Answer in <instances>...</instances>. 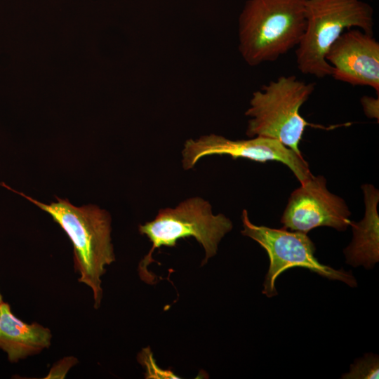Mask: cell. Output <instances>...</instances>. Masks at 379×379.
<instances>
[{"label":"cell","instance_id":"4","mask_svg":"<svg viewBox=\"0 0 379 379\" xmlns=\"http://www.w3.org/2000/svg\"><path fill=\"white\" fill-rule=\"evenodd\" d=\"M232 227L230 219L222 213L214 215L210 203L199 197L187 199L175 208L161 209L153 220L138 227L140 234L152 243L139 264L140 278L152 284L155 277L147 271V266L154 261V251L161 246L175 247L182 238L192 237L203 246L205 258L202 265L206 264L217 253L220 241Z\"/></svg>","mask_w":379,"mask_h":379},{"label":"cell","instance_id":"5","mask_svg":"<svg viewBox=\"0 0 379 379\" xmlns=\"http://www.w3.org/2000/svg\"><path fill=\"white\" fill-rule=\"evenodd\" d=\"M315 89L295 75L280 76L255 91L245 114L250 117L246 135L276 139L302 154L299 145L305 128L312 126L300 114L302 105Z\"/></svg>","mask_w":379,"mask_h":379},{"label":"cell","instance_id":"12","mask_svg":"<svg viewBox=\"0 0 379 379\" xmlns=\"http://www.w3.org/2000/svg\"><path fill=\"white\" fill-rule=\"evenodd\" d=\"M379 366L378 357L367 354L351 366L350 371L343 378H378Z\"/></svg>","mask_w":379,"mask_h":379},{"label":"cell","instance_id":"9","mask_svg":"<svg viewBox=\"0 0 379 379\" xmlns=\"http://www.w3.org/2000/svg\"><path fill=\"white\" fill-rule=\"evenodd\" d=\"M331 76L352 86L371 87L379 94V43L359 29L345 31L328 50Z\"/></svg>","mask_w":379,"mask_h":379},{"label":"cell","instance_id":"3","mask_svg":"<svg viewBox=\"0 0 379 379\" xmlns=\"http://www.w3.org/2000/svg\"><path fill=\"white\" fill-rule=\"evenodd\" d=\"M306 27L295 49L299 71L318 79L332 74L326 55L346 30L373 34V9L362 0H306Z\"/></svg>","mask_w":379,"mask_h":379},{"label":"cell","instance_id":"6","mask_svg":"<svg viewBox=\"0 0 379 379\" xmlns=\"http://www.w3.org/2000/svg\"><path fill=\"white\" fill-rule=\"evenodd\" d=\"M243 230L241 233L258 242L267 252L270 267L263 283L262 293L268 298L277 295L275 281L284 271L295 267L306 268L324 277L338 280L351 287L357 281L350 272L335 270L319 262L314 256L315 245L307 233L286 228L275 229L256 225L251 222L248 212L241 215Z\"/></svg>","mask_w":379,"mask_h":379},{"label":"cell","instance_id":"15","mask_svg":"<svg viewBox=\"0 0 379 379\" xmlns=\"http://www.w3.org/2000/svg\"><path fill=\"white\" fill-rule=\"evenodd\" d=\"M3 302L2 300V295L0 293V304Z\"/></svg>","mask_w":379,"mask_h":379},{"label":"cell","instance_id":"8","mask_svg":"<svg viewBox=\"0 0 379 379\" xmlns=\"http://www.w3.org/2000/svg\"><path fill=\"white\" fill-rule=\"evenodd\" d=\"M350 215L344 199L328 190L326 179L313 175L291 193L281 222L286 229L305 233L321 226L344 231L351 225Z\"/></svg>","mask_w":379,"mask_h":379},{"label":"cell","instance_id":"14","mask_svg":"<svg viewBox=\"0 0 379 379\" xmlns=\"http://www.w3.org/2000/svg\"><path fill=\"white\" fill-rule=\"evenodd\" d=\"M77 361V359L68 357L58 361V364H55L51 370L48 377L62 378L66 375L68 370L73 366Z\"/></svg>","mask_w":379,"mask_h":379},{"label":"cell","instance_id":"11","mask_svg":"<svg viewBox=\"0 0 379 379\" xmlns=\"http://www.w3.org/2000/svg\"><path fill=\"white\" fill-rule=\"evenodd\" d=\"M365 213L363 219L351 222L353 238L344 250L346 261L352 266L371 268L379 260V191L373 185L364 184Z\"/></svg>","mask_w":379,"mask_h":379},{"label":"cell","instance_id":"2","mask_svg":"<svg viewBox=\"0 0 379 379\" xmlns=\"http://www.w3.org/2000/svg\"><path fill=\"white\" fill-rule=\"evenodd\" d=\"M306 0H247L239 17V51L254 67L297 47L306 27Z\"/></svg>","mask_w":379,"mask_h":379},{"label":"cell","instance_id":"10","mask_svg":"<svg viewBox=\"0 0 379 379\" xmlns=\"http://www.w3.org/2000/svg\"><path fill=\"white\" fill-rule=\"evenodd\" d=\"M49 328L38 323L26 324L11 312L10 305L0 304V348L11 362L37 354L51 345Z\"/></svg>","mask_w":379,"mask_h":379},{"label":"cell","instance_id":"13","mask_svg":"<svg viewBox=\"0 0 379 379\" xmlns=\"http://www.w3.org/2000/svg\"><path fill=\"white\" fill-rule=\"evenodd\" d=\"M361 102L366 115L372 119L378 120L379 99L370 96H363Z\"/></svg>","mask_w":379,"mask_h":379},{"label":"cell","instance_id":"1","mask_svg":"<svg viewBox=\"0 0 379 379\" xmlns=\"http://www.w3.org/2000/svg\"><path fill=\"white\" fill-rule=\"evenodd\" d=\"M0 185L26 198L48 213L69 237L74 247V269L78 281L93 291L94 307L98 309L102 298L101 277L107 265L115 260L111 239V218L95 206L77 207L66 199L41 203L0 182Z\"/></svg>","mask_w":379,"mask_h":379},{"label":"cell","instance_id":"7","mask_svg":"<svg viewBox=\"0 0 379 379\" xmlns=\"http://www.w3.org/2000/svg\"><path fill=\"white\" fill-rule=\"evenodd\" d=\"M182 166L192 168L204 157L228 155L232 159L244 158L257 162L269 161L284 164L293 173L300 183L311 178L309 164L299 154L283 145L280 141L262 136L248 140H232L223 136L210 134L198 139H189L184 145Z\"/></svg>","mask_w":379,"mask_h":379}]
</instances>
